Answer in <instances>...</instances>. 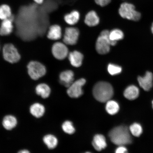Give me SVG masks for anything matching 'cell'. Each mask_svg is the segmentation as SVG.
Masks as SVG:
<instances>
[{
	"label": "cell",
	"mask_w": 153,
	"mask_h": 153,
	"mask_svg": "<svg viewBox=\"0 0 153 153\" xmlns=\"http://www.w3.org/2000/svg\"><path fill=\"white\" fill-rule=\"evenodd\" d=\"M129 131L126 126H118L111 130L109 133V137L112 142L118 146L129 144L132 143Z\"/></svg>",
	"instance_id": "1"
},
{
	"label": "cell",
	"mask_w": 153,
	"mask_h": 153,
	"mask_svg": "<svg viewBox=\"0 0 153 153\" xmlns=\"http://www.w3.org/2000/svg\"><path fill=\"white\" fill-rule=\"evenodd\" d=\"M93 92L95 98L101 102L110 100L114 95L112 86L105 82H99L96 84L93 88Z\"/></svg>",
	"instance_id": "2"
},
{
	"label": "cell",
	"mask_w": 153,
	"mask_h": 153,
	"mask_svg": "<svg viewBox=\"0 0 153 153\" xmlns=\"http://www.w3.org/2000/svg\"><path fill=\"white\" fill-rule=\"evenodd\" d=\"M27 68L28 76L34 81H37L45 76L47 73V69L45 65L38 61H30Z\"/></svg>",
	"instance_id": "3"
},
{
	"label": "cell",
	"mask_w": 153,
	"mask_h": 153,
	"mask_svg": "<svg viewBox=\"0 0 153 153\" xmlns=\"http://www.w3.org/2000/svg\"><path fill=\"white\" fill-rule=\"evenodd\" d=\"M118 12L122 18L129 20L138 21L141 17L140 13L135 10V6L127 1L120 4Z\"/></svg>",
	"instance_id": "4"
},
{
	"label": "cell",
	"mask_w": 153,
	"mask_h": 153,
	"mask_svg": "<svg viewBox=\"0 0 153 153\" xmlns=\"http://www.w3.org/2000/svg\"><path fill=\"white\" fill-rule=\"evenodd\" d=\"M1 49L3 58L6 62L13 64L20 60L21 55L18 49L13 44H5Z\"/></svg>",
	"instance_id": "5"
},
{
	"label": "cell",
	"mask_w": 153,
	"mask_h": 153,
	"mask_svg": "<svg viewBox=\"0 0 153 153\" xmlns=\"http://www.w3.org/2000/svg\"><path fill=\"white\" fill-rule=\"evenodd\" d=\"M110 32L105 30L101 32L100 36L97 38L96 43V49L100 54H106L109 52L111 45L109 37Z\"/></svg>",
	"instance_id": "6"
},
{
	"label": "cell",
	"mask_w": 153,
	"mask_h": 153,
	"mask_svg": "<svg viewBox=\"0 0 153 153\" xmlns=\"http://www.w3.org/2000/svg\"><path fill=\"white\" fill-rule=\"evenodd\" d=\"M51 53L56 60H62L68 56V50L65 44L60 42H55L51 47Z\"/></svg>",
	"instance_id": "7"
},
{
	"label": "cell",
	"mask_w": 153,
	"mask_h": 153,
	"mask_svg": "<svg viewBox=\"0 0 153 153\" xmlns=\"http://www.w3.org/2000/svg\"><path fill=\"white\" fill-rule=\"evenodd\" d=\"M79 34V30L75 27H67L65 30L63 41L66 45H74L77 43Z\"/></svg>",
	"instance_id": "8"
},
{
	"label": "cell",
	"mask_w": 153,
	"mask_h": 153,
	"mask_svg": "<svg viewBox=\"0 0 153 153\" xmlns=\"http://www.w3.org/2000/svg\"><path fill=\"white\" fill-rule=\"evenodd\" d=\"M85 83L86 80L84 78H81L73 82L68 88L67 93L72 98H78L81 97L83 94L82 87Z\"/></svg>",
	"instance_id": "9"
},
{
	"label": "cell",
	"mask_w": 153,
	"mask_h": 153,
	"mask_svg": "<svg viewBox=\"0 0 153 153\" xmlns=\"http://www.w3.org/2000/svg\"><path fill=\"white\" fill-rule=\"evenodd\" d=\"M15 19V15L13 14L10 18L1 21L0 36H8L13 33L14 29Z\"/></svg>",
	"instance_id": "10"
},
{
	"label": "cell",
	"mask_w": 153,
	"mask_h": 153,
	"mask_svg": "<svg viewBox=\"0 0 153 153\" xmlns=\"http://www.w3.org/2000/svg\"><path fill=\"white\" fill-rule=\"evenodd\" d=\"M48 39L53 41H58L62 37V29L59 25L54 24L50 26L46 33Z\"/></svg>",
	"instance_id": "11"
},
{
	"label": "cell",
	"mask_w": 153,
	"mask_h": 153,
	"mask_svg": "<svg viewBox=\"0 0 153 153\" xmlns=\"http://www.w3.org/2000/svg\"><path fill=\"white\" fill-rule=\"evenodd\" d=\"M153 80V74L149 71H147L143 77L139 76L137 78L140 85L144 90L147 91L150 90L152 88Z\"/></svg>",
	"instance_id": "12"
},
{
	"label": "cell",
	"mask_w": 153,
	"mask_h": 153,
	"mask_svg": "<svg viewBox=\"0 0 153 153\" xmlns=\"http://www.w3.org/2000/svg\"><path fill=\"white\" fill-rule=\"evenodd\" d=\"M74 74L71 70L64 71L59 75V80L62 85L68 88L74 82Z\"/></svg>",
	"instance_id": "13"
},
{
	"label": "cell",
	"mask_w": 153,
	"mask_h": 153,
	"mask_svg": "<svg viewBox=\"0 0 153 153\" xmlns=\"http://www.w3.org/2000/svg\"><path fill=\"white\" fill-rule=\"evenodd\" d=\"M68 59L72 65L76 68L81 66L83 59L82 53L77 51H74L68 53Z\"/></svg>",
	"instance_id": "14"
},
{
	"label": "cell",
	"mask_w": 153,
	"mask_h": 153,
	"mask_svg": "<svg viewBox=\"0 0 153 153\" xmlns=\"http://www.w3.org/2000/svg\"><path fill=\"white\" fill-rule=\"evenodd\" d=\"M85 23L88 26L93 27L99 24V19L97 13L94 10H91L86 14L85 18Z\"/></svg>",
	"instance_id": "15"
},
{
	"label": "cell",
	"mask_w": 153,
	"mask_h": 153,
	"mask_svg": "<svg viewBox=\"0 0 153 153\" xmlns=\"http://www.w3.org/2000/svg\"><path fill=\"white\" fill-rule=\"evenodd\" d=\"M80 17L79 11L76 10H73L64 15V20L67 24L73 25L77 23L79 20Z\"/></svg>",
	"instance_id": "16"
},
{
	"label": "cell",
	"mask_w": 153,
	"mask_h": 153,
	"mask_svg": "<svg viewBox=\"0 0 153 153\" xmlns=\"http://www.w3.org/2000/svg\"><path fill=\"white\" fill-rule=\"evenodd\" d=\"M92 145L95 150L99 152L106 148L107 143L104 136L101 134L95 135L94 137Z\"/></svg>",
	"instance_id": "17"
},
{
	"label": "cell",
	"mask_w": 153,
	"mask_h": 153,
	"mask_svg": "<svg viewBox=\"0 0 153 153\" xmlns=\"http://www.w3.org/2000/svg\"><path fill=\"white\" fill-rule=\"evenodd\" d=\"M13 14L12 7L8 4H0V21L10 18Z\"/></svg>",
	"instance_id": "18"
},
{
	"label": "cell",
	"mask_w": 153,
	"mask_h": 153,
	"mask_svg": "<svg viewBox=\"0 0 153 153\" xmlns=\"http://www.w3.org/2000/svg\"><path fill=\"white\" fill-rule=\"evenodd\" d=\"M45 107L39 103H35L30 106V111L32 116L39 118L43 116L45 112Z\"/></svg>",
	"instance_id": "19"
},
{
	"label": "cell",
	"mask_w": 153,
	"mask_h": 153,
	"mask_svg": "<svg viewBox=\"0 0 153 153\" xmlns=\"http://www.w3.org/2000/svg\"><path fill=\"white\" fill-rule=\"evenodd\" d=\"M36 94L42 98L46 99L48 97L51 93V89L49 86L45 83L38 84L36 87Z\"/></svg>",
	"instance_id": "20"
},
{
	"label": "cell",
	"mask_w": 153,
	"mask_h": 153,
	"mask_svg": "<svg viewBox=\"0 0 153 153\" xmlns=\"http://www.w3.org/2000/svg\"><path fill=\"white\" fill-rule=\"evenodd\" d=\"M18 123L16 118L11 115L6 116L4 118L2 125L4 128L7 130H11L16 127Z\"/></svg>",
	"instance_id": "21"
},
{
	"label": "cell",
	"mask_w": 153,
	"mask_h": 153,
	"mask_svg": "<svg viewBox=\"0 0 153 153\" xmlns=\"http://www.w3.org/2000/svg\"><path fill=\"white\" fill-rule=\"evenodd\" d=\"M139 90L135 86L132 85L129 86L124 91V97L130 100H133L139 96Z\"/></svg>",
	"instance_id": "22"
},
{
	"label": "cell",
	"mask_w": 153,
	"mask_h": 153,
	"mask_svg": "<svg viewBox=\"0 0 153 153\" xmlns=\"http://www.w3.org/2000/svg\"><path fill=\"white\" fill-rule=\"evenodd\" d=\"M124 36L123 32L118 29L112 30L110 32L109 37L111 42V45H115L117 41L123 39Z\"/></svg>",
	"instance_id": "23"
},
{
	"label": "cell",
	"mask_w": 153,
	"mask_h": 153,
	"mask_svg": "<svg viewBox=\"0 0 153 153\" xmlns=\"http://www.w3.org/2000/svg\"><path fill=\"white\" fill-rule=\"evenodd\" d=\"M43 141L48 148L50 149L56 148L58 143V140L56 137L52 134L45 135L43 137Z\"/></svg>",
	"instance_id": "24"
},
{
	"label": "cell",
	"mask_w": 153,
	"mask_h": 153,
	"mask_svg": "<svg viewBox=\"0 0 153 153\" xmlns=\"http://www.w3.org/2000/svg\"><path fill=\"white\" fill-rule=\"evenodd\" d=\"M119 105L116 101L109 100L107 101L106 106L107 112L111 115L116 114L119 110Z\"/></svg>",
	"instance_id": "25"
},
{
	"label": "cell",
	"mask_w": 153,
	"mask_h": 153,
	"mask_svg": "<svg viewBox=\"0 0 153 153\" xmlns=\"http://www.w3.org/2000/svg\"><path fill=\"white\" fill-rule=\"evenodd\" d=\"M129 131L134 136L139 137L142 133L143 129L140 124L134 123L130 126Z\"/></svg>",
	"instance_id": "26"
},
{
	"label": "cell",
	"mask_w": 153,
	"mask_h": 153,
	"mask_svg": "<svg viewBox=\"0 0 153 153\" xmlns=\"http://www.w3.org/2000/svg\"><path fill=\"white\" fill-rule=\"evenodd\" d=\"M108 70L111 75L114 76L120 74L122 71V68L117 65L110 64L108 65Z\"/></svg>",
	"instance_id": "27"
},
{
	"label": "cell",
	"mask_w": 153,
	"mask_h": 153,
	"mask_svg": "<svg viewBox=\"0 0 153 153\" xmlns=\"http://www.w3.org/2000/svg\"><path fill=\"white\" fill-rule=\"evenodd\" d=\"M62 129L65 133L72 134L75 132V130L72 123L69 121H66L63 123Z\"/></svg>",
	"instance_id": "28"
},
{
	"label": "cell",
	"mask_w": 153,
	"mask_h": 153,
	"mask_svg": "<svg viewBox=\"0 0 153 153\" xmlns=\"http://www.w3.org/2000/svg\"><path fill=\"white\" fill-rule=\"evenodd\" d=\"M95 3L101 7H104L108 5L111 0H94Z\"/></svg>",
	"instance_id": "29"
},
{
	"label": "cell",
	"mask_w": 153,
	"mask_h": 153,
	"mask_svg": "<svg viewBox=\"0 0 153 153\" xmlns=\"http://www.w3.org/2000/svg\"><path fill=\"white\" fill-rule=\"evenodd\" d=\"M116 153H124L127 152V149L123 146H120L116 150Z\"/></svg>",
	"instance_id": "30"
},
{
	"label": "cell",
	"mask_w": 153,
	"mask_h": 153,
	"mask_svg": "<svg viewBox=\"0 0 153 153\" xmlns=\"http://www.w3.org/2000/svg\"><path fill=\"white\" fill-rule=\"evenodd\" d=\"M34 3L37 5H42L45 3V0H32Z\"/></svg>",
	"instance_id": "31"
},
{
	"label": "cell",
	"mask_w": 153,
	"mask_h": 153,
	"mask_svg": "<svg viewBox=\"0 0 153 153\" xmlns=\"http://www.w3.org/2000/svg\"><path fill=\"white\" fill-rule=\"evenodd\" d=\"M29 151L27 150H26V149H25V150H21V151H19V153H30Z\"/></svg>",
	"instance_id": "32"
},
{
	"label": "cell",
	"mask_w": 153,
	"mask_h": 153,
	"mask_svg": "<svg viewBox=\"0 0 153 153\" xmlns=\"http://www.w3.org/2000/svg\"><path fill=\"white\" fill-rule=\"evenodd\" d=\"M151 30H152V33L153 34V22L152 24V28H151Z\"/></svg>",
	"instance_id": "33"
},
{
	"label": "cell",
	"mask_w": 153,
	"mask_h": 153,
	"mask_svg": "<svg viewBox=\"0 0 153 153\" xmlns=\"http://www.w3.org/2000/svg\"><path fill=\"white\" fill-rule=\"evenodd\" d=\"M1 45H0V51H1Z\"/></svg>",
	"instance_id": "34"
},
{
	"label": "cell",
	"mask_w": 153,
	"mask_h": 153,
	"mask_svg": "<svg viewBox=\"0 0 153 153\" xmlns=\"http://www.w3.org/2000/svg\"><path fill=\"white\" fill-rule=\"evenodd\" d=\"M122 1H127L128 0H122Z\"/></svg>",
	"instance_id": "35"
},
{
	"label": "cell",
	"mask_w": 153,
	"mask_h": 153,
	"mask_svg": "<svg viewBox=\"0 0 153 153\" xmlns=\"http://www.w3.org/2000/svg\"><path fill=\"white\" fill-rule=\"evenodd\" d=\"M152 106H153V101H152Z\"/></svg>",
	"instance_id": "36"
},
{
	"label": "cell",
	"mask_w": 153,
	"mask_h": 153,
	"mask_svg": "<svg viewBox=\"0 0 153 153\" xmlns=\"http://www.w3.org/2000/svg\"><path fill=\"white\" fill-rule=\"evenodd\" d=\"M0 22H1V21H0Z\"/></svg>",
	"instance_id": "37"
}]
</instances>
